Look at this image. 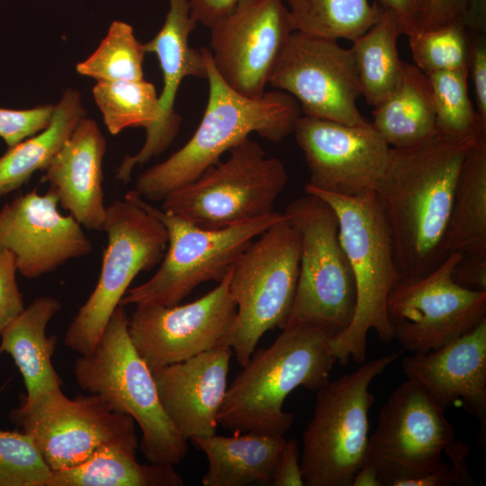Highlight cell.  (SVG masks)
Masks as SVG:
<instances>
[{"label":"cell","instance_id":"obj_1","mask_svg":"<svg viewBox=\"0 0 486 486\" xmlns=\"http://www.w3.org/2000/svg\"><path fill=\"white\" fill-rule=\"evenodd\" d=\"M479 136L452 139L436 132L414 145L390 148L374 192L402 277L423 276L446 257L444 242L456 182Z\"/></svg>","mask_w":486,"mask_h":486},{"label":"cell","instance_id":"obj_2","mask_svg":"<svg viewBox=\"0 0 486 486\" xmlns=\"http://www.w3.org/2000/svg\"><path fill=\"white\" fill-rule=\"evenodd\" d=\"M209 85L202 121L190 140L163 162L140 174L134 190L151 202L195 180L220 160V157L251 133L278 143L293 132L301 116L298 102L289 94L274 90L259 98L247 97L226 84L217 72L210 50L202 48Z\"/></svg>","mask_w":486,"mask_h":486},{"label":"cell","instance_id":"obj_3","mask_svg":"<svg viewBox=\"0 0 486 486\" xmlns=\"http://www.w3.org/2000/svg\"><path fill=\"white\" fill-rule=\"evenodd\" d=\"M331 328L310 324L287 326L267 348L252 354L227 392L218 424L234 433L260 431L284 435L293 415L284 411L297 387L318 391L329 382L337 358Z\"/></svg>","mask_w":486,"mask_h":486},{"label":"cell","instance_id":"obj_4","mask_svg":"<svg viewBox=\"0 0 486 486\" xmlns=\"http://www.w3.org/2000/svg\"><path fill=\"white\" fill-rule=\"evenodd\" d=\"M304 191L325 201L336 212L340 241L356 283V302L352 321L332 338L331 349L341 364L350 358L363 364L371 329L384 342L393 339L386 303L402 275L390 232L374 191L356 196L335 194L306 185Z\"/></svg>","mask_w":486,"mask_h":486},{"label":"cell","instance_id":"obj_5","mask_svg":"<svg viewBox=\"0 0 486 486\" xmlns=\"http://www.w3.org/2000/svg\"><path fill=\"white\" fill-rule=\"evenodd\" d=\"M128 322L124 307L119 305L94 350L75 360L74 376L83 391L133 418L148 463L174 466L185 457L188 443L164 411L152 371L130 341Z\"/></svg>","mask_w":486,"mask_h":486},{"label":"cell","instance_id":"obj_6","mask_svg":"<svg viewBox=\"0 0 486 486\" xmlns=\"http://www.w3.org/2000/svg\"><path fill=\"white\" fill-rule=\"evenodd\" d=\"M158 218L167 232V249L157 272L127 291L120 305L173 306L199 284L220 283L252 241L284 217L273 212L238 225L210 230L149 204L134 189L124 195Z\"/></svg>","mask_w":486,"mask_h":486},{"label":"cell","instance_id":"obj_7","mask_svg":"<svg viewBox=\"0 0 486 486\" xmlns=\"http://www.w3.org/2000/svg\"><path fill=\"white\" fill-rule=\"evenodd\" d=\"M399 353L363 363L317 391L312 418L302 436L300 464L306 486H351L365 462L373 380Z\"/></svg>","mask_w":486,"mask_h":486},{"label":"cell","instance_id":"obj_8","mask_svg":"<svg viewBox=\"0 0 486 486\" xmlns=\"http://www.w3.org/2000/svg\"><path fill=\"white\" fill-rule=\"evenodd\" d=\"M300 256V232L284 213L234 264L230 291L237 315L220 345L230 346L241 366L266 332L285 327L294 301Z\"/></svg>","mask_w":486,"mask_h":486},{"label":"cell","instance_id":"obj_9","mask_svg":"<svg viewBox=\"0 0 486 486\" xmlns=\"http://www.w3.org/2000/svg\"><path fill=\"white\" fill-rule=\"evenodd\" d=\"M229 158L169 194L162 210L203 229L219 230L253 220L274 211L289 176L284 163L245 139Z\"/></svg>","mask_w":486,"mask_h":486},{"label":"cell","instance_id":"obj_10","mask_svg":"<svg viewBox=\"0 0 486 486\" xmlns=\"http://www.w3.org/2000/svg\"><path fill=\"white\" fill-rule=\"evenodd\" d=\"M284 214L301 235L299 276L285 327L320 325L338 335L352 321L356 289L336 212L320 197L306 194L292 201Z\"/></svg>","mask_w":486,"mask_h":486},{"label":"cell","instance_id":"obj_11","mask_svg":"<svg viewBox=\"0 0 486 486\" xmlns=\"http://www.w3.org/2000/svg\"><path fill=\"white\" fill-rule=\"evenodd\" d=\"M102 230L108 243L99 279L64 338L65 345L80 355L94 350L130 283L159 264L167 247L162 222L125 197L106 207Z\"/></svg>","mask_w":486,"mask_h":486},{"label":"cell","instance_id":"obj_12","mask_svg":"<svg viewBox=\"0 0 486 486\" xmlns=\"http://www.w3.org/2000/svg\"><path fill=\"white\" fill-rule=\"evenodd\" d=\"M444 411L410 380L392 392L369 436L364 462L375 470L381 486H410L438 467L456 440Z\"/></svg>","mask_w":486,"mask_h":486},{"label":"cell","instance_id":"obj_13","mask_svg":"<svg viewBox=\"0 0 486 486\" xmlns=\"http://www.w3.org/2000/svg\"><path fill=\"white\" fill-rule=\"evenodd\" d=\"M464 256L454 252L420 277H401L392 290L386 313L392 338L413 353L437 349L486 319V292L458 284L454 267Z\"/></svg>","mask_w":486,"mask_h":486},{"label":"cell","instance_id":"obj_14","mask_svg":"<svg viewBox=\"0 0 486 486\" xmlns=\"http://www.w3.org/2000/svg\"><path fill=\"white\" fill-rule=\"evenodd\" d=\"M9 418L32 438L51 472L78 465L104 445L136 433L130 416L113 411L97 395L70 399L61 388L24 398Z\"/></svg>","mask_w":486,"mask_h":486},{"label":"cell","instance_id":"obj_15","mask_svg":"<svg viewBox=\"0 0 486 486\" xmlns=\"http://www.w3.org/2000/svg\"><path fill=\"white\" fill-rule=\"evenodd\" d=\"M268 84L292 95L304 115L353 126L370 123L357 107L362 92L351 50L338 40L294 31Z\"/></svg>","mask_w":486,"mask_h":486},{"label":"cell","instance_id":"obj_16","mask_svg":"<svg viewBox=\"0 0 486 486\" xmlns=\"http://www.w3.org/2000/svg\"><path fill=\"white\" fill-rule=\"evenodd\" d=\"M233 266L202 297L183 305H137L129 318L130 341L151 371L219 346L230 331L237 306L230 291Z\"/></svg>","mask_w":486,"mask_h":486},{"label":"cell","instance_id":"obj_17","mask_svg":"<svg viewBox=\"0 0 486 486\" xmlns=\"http://www.w3.org/2000/svg\"><path fill=\"white\" fill-rule=\"evenodd\" d=\"M210 30V52L221 78L247 97H261L294 32L284 0H248Z\"/></svg>","mask_w":486,"mask_h":486},{"label":"cell","instance_id":"obj_18","mask_svg":"<svg viewBox=\"0 0 486 486\" xmlns=\"http://www.w3.org/2000/svg\"><path fill=\"white\" fill-rule=\"evenodd\" d=\"M292 133L310 170L306 186L344 196L374 190L391 147L371 122L353 126L301 115Z\"/></svg>","mask_w":486,"mask_h":486},{"label":"cell","instance_id":"obj_19","mask_svg":"<svg viewBox=\"0 0 486 486\" xmlns=\"http://www.w3.org/2000/svg\"><path fill=\"white\" fill-rule=\"evenodd\" d=\"M52 188L19 194L0 210V246L14 256L17 272L28 279L55 271L93 250L91 240L72 215L58 210Z\"/></svg>","mask_w":486,"mask_h":486},{"label":"cell","instance_id":"obj_20","mask_svg":"<svg viewBox=\"0 0 486 486\" xmlns=\"http://www.w3.org/2000/svg\"><path fill=\"white\" fill-rule=\"evenodd\" d=\"M169 8L163 26L144 44L146 52L155 53L163 77L158 95V116L146 131L145 142L135 155H126L116 171V179L130 180L132 170L162 154L176 139L181 117L175 102L182 81L187 76L206 78V62L202 51L189 45V35L197 23L191 17L186 0H168Z\"/></svg>","mask_w":486,"mask_h":486},{"label":"cell","instance_id":"obj_21","mask_svg":"<svg viewBox=\"0 0 486 486\" xmlns=\"http://www.w3.org/2000/svg\"><path fill=\"white\" fill-rule=\"evenodd\" d=\"M401 367L443 410L459 405L475 417L485 441L486 319L449 344L406 356Z\"/></svg>","mask_w":486,"mask_h":486},{"label":"cell","instance_id":"obj_22","mask_svg":"<svg viewBox=\"0 0 486 486\" xmlns=\"http://www.w3.org/2000/svg\"><path fill=\"white\" fill-rule=\"evenodd\" d=\"M232 354L230 346L219 345L152 371L161 406L187 441L216 434Z\"/></svg>","mask_w":486,"mask_h":486},{"label":"cell","instance_id":"obj_23","mask_svg":"<svg viewBox=\"0 0 486 486\" xmlns=\"http://www.w3.org/2000/svg\"><path fill=\"white\" fill-rule=\"evenodd\" d=\"M106 140L93 119L84 117L44 169L58 203L84 228L102 230L105 217L103 159Z\"/></svg>","mask_w":486,"mask_h":486},{"label":"cell","instance_id":"obj_24","mask_svg":"<svg viewBox=\"0 0 486 486\" xmlns=\"http://www.w3.org/2000/svg\"><path fill=\"white\" fill-rule=\"evenodd\" d=\"M192 444L204 453L208 470L204 486L271 484L274 470L286 438L284 435L248 431L232 436L194 437Z\"/></svg>","mask_w":486,"mask_h":486},{"label":"cell","instance_id":"obj_25","mask_svg":"<svg viewBox=\"0 0 486 486\" xmlns=\"http://www.w3.org/2000/svg\"><path fill=\"white\" fill-rule=\"evenodd\" d=\"M61 306L54 297H38L0 333V353L8 354L18 367L26 389L24 398L62 386L51 362L57 337L46 334L49 322Z\"/></svg>","mask_w":486,"mask_h":486},{"label":"cell","instance_id":"obj_26","mask_svg":"<svg viewBox=\"0 0 486 486\" xmlns=\"http://www.w3.org/2000/svg\"><path fill=\"white\" fill-rule=\"evenodd\" d=\"M136 433L109 442L74 467L51 472L47 486H182L173 465L141 464Z\"/></svg>","mask_w":486,"mask_h":486},{"label":"cell","instance_id":"obj_27","mask_svg":"<svg viewBox=\"0 0 486 486\" xmlns=\"http://www.w3.org/2000/svg\"><path fill=\"white\" fill-rule=\"evenodd\" d=\"M446 256L486 259V135H480L463 161L444 242Z\"/></svg>","mask_w":486,"mask_h":486},{"label":"cell","instance_id":"obj_28","mask_svg":"<svg viewBox=\"0 0 486 486\" xmlns=\"http://www.w3.org/2000/svg\"><path fill=\"white\" fill-rule=\"evenodd\" d=\"M371 123L391 148L411 146L435 135L436 114L428 76L415 65L403 62L400 84L374 107Z\"/></svg>","mask_w":486,"mask_h":486},{"label":"cell","instance_id":"obj_29","mask_svg":"<svg viewBox=\"0 0 486 486\" xmlns=\"http://www.w3.org/2000/svg\"><path fill=\"white\" fill-rule=\"evenodd\" d=\"M86 115L80 93L66 89L49 126L9 148L0 158V196L20 188L36 171L44 170Z\"/></svg>","mask_w":486,"mask_h":486},{"label":"cell","instance_id":"obj_30","mask_svg":"<svg viewBox=\"0 0 486 486\" xmlns=\"http://www.w3.org/2000/svg\"><path fill=\"white\" fill-rule=\"evenodd\" d=\"M401 34L394 14L383 10L379 21L350 48L362 96L371 106L386 100L400 84L404 61L400 58L397 42Z\"/></svg>","mask_w":486,"mask_h":486},{"label":"cell","instance_id":"obj_31","mask_svg":"<svg viewBox=\"0 0 486 486\" xmlns=\"http://www.w3.org/2000/svg\"><path fill=\"white\" fill-rule=\"evenodd\" d=\"M294 31L354 41L381 18L383 10L369 0H284Z\"/></svg>","mask_w":486,"mask_h":486},{"label":"cell","instance_id":"obj_32","mask_svg":"<svg viewBox=\"0 0 486 486\" xmlns=\"http://www.w3.org/2000/svg\"><path fill=\"white\" fill-rule=\"evenodd\" d=\"M94 102L108 131L116 135L130 127L147 131L158 116V95L152 83L136 81H96Z\"/></svg>","mask_w":486,"mask_h":486},{"label":"cell","instance_id":"obj_33","mask_svg":"<svg viewBox=\"0 0 486 486\" xmlns=\"http://www.w3.org/2000/svg\"><path fill=\"white\" fill-rule=\"evenodd\" d=\"M426 76L433 95L436 132L452 139L486 135V127L468 94V69L439 71Z\"/></svg>","mask_w":486,"mask_h":486},{"label":"cell","instance_id":"obj_34","mask_svg":"<svg viewBox=\"0 0 486 486\" xmlns=\"http://www.w3.org/2000/svg\"><path fill=\"white\" fill-rule=\"evenodd\" d=\"M145 53L144 44L137 40L131 25L114 21L96 50L76 69L96 81L141 80Z\"/></svg>","mask_w":486,"mask_h":486},{"label":"cell","instance_id":"obj_35","mask_svg":"<svg viewBox=\"0 0 486 486\" xmlns=\"http://www.w3.org/2000/svg\"><path fill=\"white\" fill-rule=\"evenodd\" d=\"M415 66L425 75L468 69L470 32L456 22L408 35Z\"/></svg>","mask_w":486,"mask_h":486},{"label":"cell","instance_id":"obj_36","mask_svg":"<svg viewBox=\"0 0 486 486\" xmlns=\"http://www.w3.org/2000/svg\"><path fill=\"white\" fill-rule=\"evenodd\" d=\"M50 475L27 433L0 429V486H47Z\"/></svg>","mask_w":486,"mask_h":486},{"label":"cell","instance_id":"obj_37","mask_svg":"<svg viewBox=\"0 0 486 486\" xmlns=\"http://www.w3.org/2000/svg\"><path fill=\"white\" fill-rule=\"evenodd\" d=\"M55 105L43 104L31 109L0 108V138L9 148L47 128Z\"/></svg>","mask_w":486,"mask_h":486},{"label":"cell","instance_id":"obj_38","mask_svg":"<svg viewBox=\"0 0 486 486\" xmlns=\"http://www.w3.org/2000/svg\"><path fill=\"white\" fill-rule=\"evenodd\" d=\"M469 4L470 0H418L412 32L428 31L456 22H464Z\"/></svg>","mask_w":486,"mask_h":486},{"label":"cell","instance_id":"obj_39","mask_svg":"<svg viewBox=\"0 0 486 486\" xmlns=\"http://www.w3.org/2000/svg\"><path fill=\"white\" fill-rule=\"evenodd\" d=\"M14 255L0 246V333L24 309Z\"/></svg>","mask_w":486,"mask_h":486},{"label":"cell","instance_id":"obj_40","mask_svg":"<svg viewBox=\"0 0 486 486\" xmlns=\"http://www.w3.org/2000/svg\"><path fill=\"white\" fill-rule=\"evenodd\" d=\"M469 76L475 97V110L486 127V35L482 32H470Z\"/></svg>","mask_w":486,"mask_h":486},{"label":"cell","instance_id":"obj_41","mask_svg":"<svg viewBox=\"0 0 486 486\" xmlns=\"http://www.w3.org/2000/svg\"><path fill=\"white\" fill-rule=\"evenodd\" d=\"M300 458L298 442L294 438L286 439L275 464L271 485L304 486Z\"/></svg>","mask_w":486,"mask_h":486},{"label":"cell","instance_id":"obj_42","mask_svg":"<svg viewBox=\"0 0 486 486\" xmlns=\"http://www.w3.org/2000/svg\"><path fill=\"white\" fill-rule=\"evenodd\" d=\"M191 17L197 24L211 29L248 0H186Z\"/></svg>","mask_w":486,"mask_h":486},{"label":"cell","instance_id":"obj_43","mask_svg":"<svg viewBox=\"0 0 486 486\" xmlns=\"http://www.w3.org/2000/svg\"><path fill=\"white\" fill-rule=\"evenodd\" d=\"M453 277L466 289L486 292V259L463 256L454 267Z\"/></svg>","mask_w":486,"mask_h":486},{"label":"cell","instance_id":"obj_44","mask_svg":"<svg viewBox=\"0 0 486 486\" xmlns=\"http://www.w3.org/2000/svg\"><path fill=\"white\" fill-rule=\"evenodd\" d=\"M418 0H377L376 4L383 10L391 11L396 16L402 34L413 32V21Z\"/></svg>","mask_w":486,"mask_h":486},{"label":"cell","instance_id":"obj_45","mask_svg":"<svg viewBox=\"0 0 486 486\" xmlns=\"http://www.w3.org/2000/svg\"><path fill=\"white\" fill-rule=\"evenodd\" d=\"M351 486H381L375 470L364 463L356 473Z\"/></svg>","mask_w":486,"mask_h":486}]
</instances>
